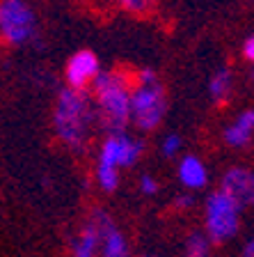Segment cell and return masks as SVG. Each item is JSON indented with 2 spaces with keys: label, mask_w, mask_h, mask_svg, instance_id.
<instances>
[{
  "label": "cell",
  "mask_w": 254,
  "mask_h": 257,
  "mask_svg": "<svg viewBox=\"0 0 254 257\" xmlns=\"http://www.w3.org/2000/svg\"><path fill=\"white\" fill-rule=\"evenodd\" d=\"M238 216L240 207L227 198L224 193H213L206 200V230L208 236L215 241L231 239L238 232Z\"/></svg>",
  "instance_id": "cell-5"
},
{
  "label": "cell",
  "mask_w": 254,
  "mask_h": 257,
  "mask_svg": "<svg viewBox=\"0 0 254 257\" xmlns=\"http://www.w3.org/2000/svg\"><path fill=\"white\" fill-rule=\"evenodd\" d=\"M140 80H142V85H154L156 83V76L151 69H144L142 74H140Z\"/></svg>",
  "instance_id": "cell-19"
},
{
  "label": "cell",
  "mask_w": 254,
  "mask_h": 257,
  "mask_svg": "<svg viewBox=\"0 0 254 257\" xmlns=\"http://www.w3.org/2000/svg\"><path fill=\"white\" fill-rule=\"evenodd\" d=\"M99 74V60L94 53L90 51H80L74 58L69 60V67H67V80H69L71 90L83 92V87H87L92 80Z\"/></svg>",
  "instance_id": "cell-7"
},
{
  "label": "cell",
  "mask_w": 254,
  "mask_h": 257,
  "mask_svg": "<svg viewBox=\"0 0 254 257\" xmlns=\"http://www.w3.org/2000/svg\"><path fill=\"white\" fill-rule=\"evenodd\" d=\"M96 99H99L101 115L106 124L115 131H122L131 117H128V103H131V92L128 83L119 74H96Z\"/></svg>",
  "instance_id": "cell-2"
},
{
  "label": "cell",
  "mask_w": 254,
  "mask_h": 257,
  "mask_svg": "<svg viewBox=\"0 0 254 257\" xmlns=\"http://www.w3.org/2000/svg\"><path fill=\"white\" fill-rule=\"evenodd\" d=\"M96 177H99V184L106 188V191H115V186H117V168L106 166V163H99Z\"/></svg>",
  "instance_id": "cell-15"
},
{
  "label": "cell",
  "mask_w": 254,
  "mask_h": 257,
  "mask_svg": "<svg viewBox=\"0 0 254 257\" xmlns=\"http://www.w3.org/2000/svg\"><path fill=\"white\" fill-rule=\"evenodd\" d=\"M188 255L190 257H208V239L199 232L188 239Z\"/></svg>",
  "instance_id": "cell-14"
},
{
  "label": "cell",
  "mask_w": 254,
  "mask_h": 257,
  "mask_svg": "<svg viewBox=\"0 0 254 257\" xmlns=\"http://www.w3.org/2000/svg\"><path fill=\"white\" fill-rule=\"evenodd\" d=\"M99 239L103 241V257H128V248L122 232L108 220L106 214H99V223L94 225Z\"/></svg>",
  "instance_id": "cell-9"
},
{
  "label": "cell",
  "mask_w": 254,
  "mask_h": 257,
  "mask_svg": "<svg viewBox=\"0 0 254 257\" xmlns=\"http://www.w3.org/2000/svg\"><path fill=\"white\" fill-rule=\"evenodd\" d=\"M181 147V138L179 136H167L165 138V145H163V154L165 156H174Z\"/></svg>",
  "instance_id": "cell-17"
},
{
  "label": "cell",
  "mask_w": 254,
  "mask_h": 257,
  "mask_svg": "<svg viewBox=\"0 0 254 257\" xmlns=\"http://www.w3.org/2000/svg\"><path fill=\"white\" fill-rule=\"evenodd\" d=\"M119 3H122L126 10H131V12H147L154 0H119Z\"/></svg>",
  "instance_id": "cell-16"
},
{
  "label": "cell",
  "mask_w": 254,
  "mask_h": 257,
  "mask_svg": "<svg viewBox=\"0 0 254 257\" xmlns=\"http://www.w3.org/2000/svg\"><path fill=\"white\" fill-rule=\"evenodd\" d=\"M243 257H254V243H252V241H247V243H245Z\"/></svg>",
  "instance_id": "cell-21"
},
{
  "label": "cell",
  "mask_w": 254,
  "mask_h": 257,
  "mask_svg": "<svg viewBox=\"0 0 254 257\" xmlns=\"http://www.w3.org/2000/svg\"><path fill=\"white\" fill-rule=\"evenodd\" d=\"M92 122L90 101L83 92L62 90L55 108V131L71 147H80L87 138Z\"/></svg>",
  "instance_id": "cell-1"
},
{
  "label": "cell",
  "mask_w": 254,
  "mask_h": 257,
  "mask_svg": "<svg viewBox=\"0 0 254 257\" xmlns=\"http://www.w3.org/2000/svg\"><path fill=\"white\" fill-rule=\"evenodd\" d=\"M165 115V92L160 85H140L131 92V103H128V117L135 122V126L156 128Z\"/></svg>",
  "instance_id": "cell-4"
},
{
  "label": "cell",
  "mask_w": 254,
  "mask_h": 257,
  "mask_svg": "<svg viewBox=\"0 0 254 257\" xmlns=\"http://www.w3.org/2000/svg\"><path fill=\"white\" fill-rule=\"evenodd\" d=\"M252 172L243 170V168H231L227 175L222 177V191L227 198H231L233 202L243 209V204L252 202Z\"/></svg>",
  "instance_id": "cell-8"
},
{
  "label": "cell",
  "mask_w": 254,
  "mask_h": 257,
  "mask_svg": "<svg viewBox=\"0 0 254 257\" xmlns=\"http://www.w3.org/2000/svg\"><path fill=\"white\" fill-rule=\"evenodd\" d=\"M156 182L154 179H151V177H142V191L144 193H156Z\"/></svg>",
  "instance_id": "cell-20"
},
{
  "label": "cell",
  "mask_w": 254,
  "mask_h": 257,
  "mask_svg": "<svg viewBox=\"0 0 254 257\" xmlns=\"http://www.w3.org/2000/svg\"><path fill=\"white\" fill-rule=\"evenodd\" d=\"M229 90H231V76H229L227 69L217 71L211 78V96L215 101H224L229 96Z\"/></svg>",
  "instance_id": "cell-13"
},
{
  "label": "cell",
  "mask_w": 254,
  "mask_h": 257,
  "mask_svg": "<svg viewBox=\"0 0 254 257\" xmlns=\"http://www.w3.org/2000/svg\"><path fill=\"white\" fill-rule=\"evenodd\" d=\"M192 198H179V207H190Z\"/></svg>",
  "instance_id": "cell-22"
},
{
  "label": "cell",
  "mask_w": 254,
  "mask_h": 257,
  "mask_svg": "<svg viewBox=\"0 0 254 257\" xmlns=\"http://www.w3.org/2000/svg\"><path fill=\"white\" fill-rule=\"evenodd\" d=\"M252 128H254V112L245 110L243 115H238V119L224 131V140L231 147H245L252 138Z\"/></svg>",
  "instance_id": "cell-11"
},
{
  "label": "cell",
  "mask_w": 254,
  "mask_h": 257,
  "mask_svg": "<svg viewBox=\"0 0 254 257\" xmlns=\"http://www.w3.org/2000/svg\"><path fill=\"white\" fill-rule=\"evenodd\" d=\"M37 28L35 12L26 0H3L0 3V35L10 44H26Z\"/></svg>",
  "instance_id": "cell-3"
},
{
  "label": "cell",
  "mask_w": 254,
  "mask_h": 257,
  "mask_svg": "<svg viewBox=\"0 0 254 257\" xmlns=\"http://www.w3.org/2000/svg\"><path fill=\"white\" fill-rule=\"evenodd\" d=\"M96 241H99V232H96L94 225L85 227L83 236L78 239V243H76V248H74V257H94Z\"/></svg>",
  "instance_id": "cell-12"
},
{
  "label": "cell",
  "mask_w": 254,
  "mask_h": 257,
  "mask_svg": "<svg viewBox=\"0 0 254 257\" xmlns=\"http://www.w3.org/2000/svg\"><path fill=\"white\" fill-rule=\"evenodd\" d=\"M179 177L188 188H204L208 182L206 168H204V163H201L199 159H195V156H185V159L181 161Z\"/></svg>",
  "instance_id": "cell-10"
},
{
  "label": "cell",
  "mask_w": 254,
  "mask_h": 257,
  "mask_svg": "<svg viewBox=\"0 0 254 257\" xmlns=\"http://www.w3.org/2000/svg\"><path fill=\"white\" fill-rule=\"evenodd\" d=\"M243 55H245L247 60L254 58V39H252V37L245 39V44H243Z\"/></svg>",
  "instance_id": "cell-18"
},
{
  "label": "cell",
  "mask_w": 254,
  "mask_h": 257,
  "mask_svg": "<svg viewBox=\"0 0 254 257\" xmlns=\"http://www.w3.org/2000/svg\"><path fill=\"white\" fill-rule=\"evenodd\" d=\"M140 154H142V145L138 140L128 138L124 134H115L101 147V163L112 168L131 166V163H135L140 159Z\"/></svg>",
  "instance_id": "cell-6"
}]
</instances>
